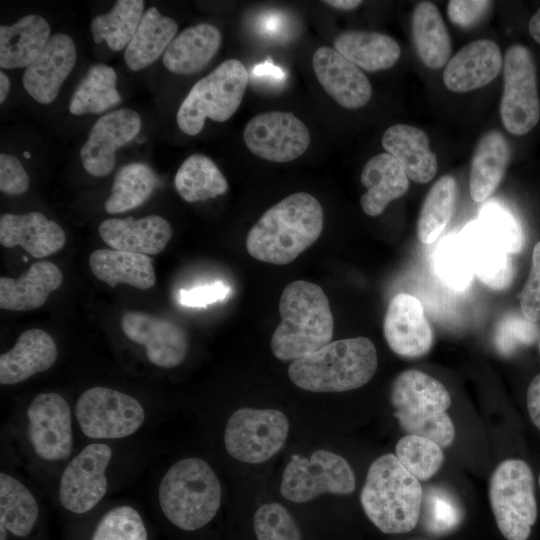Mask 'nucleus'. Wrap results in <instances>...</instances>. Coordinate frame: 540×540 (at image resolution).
<instances>
[{
	"label": "nucleus",
	"mask_w": 540,
	"mask_h": 540,
	"mask_svg": "<svg viewBox=\"0 0 540 540\" xmlns=\"http://www.w3.org/2000/svg\"><path fill=\"white\" fill-rule=\"evenodd\" d=\"M323 225L319 201L309 193H294L263 213L247 234L246 249L259 261L285 265L319 238Z\"/></svg>",
	"instance_id": "f257e3e1"
},
{
	"label": "nucleus",
	"mask_w": 540,
	"mask_h": 540,
	"mask_svg": "<svg viewBox=\"0 0 540 540\" xmlns=\"http://www.w3.org/2000/svg\"><path fill=\"white\" fill-rule=\"evenodd\" d=\"M281 322L271 337V350L282 361H295L331 342L334 320L329 300L314 283L297 280L280 297Z\"/></svg>",
	"instance_id": "f03ea898"
},
{
	"label": "nucleus",
	"mask_w": 540,
	"mask_h": 540,
	"mask_svg": "<svg viewBox=\"0 0 540 540\" xmlns=\"http://www.w3.org/2000/svg\"><path fill=\"white\" fill-rule=\"evenodd\" d=\"M360 500L380 531L402 534L413 530L420 519L423 490L396 455L385 454L370 465Z\"/></svg>",
	"instance_id": "7ed1b4c3"
},
{
	"label": "nucleus",
	"mask_w": 540,
	"mask_h": 540,
	"mask_svg": "<svg viewBox=\"0 0 540 540\" xmlns=\"http://www.w3.org/2000/svg\"><path fill=\"white\" fill-rule=\"evenodd\" d=\"M377 352L366 337L331 341L320 350L292 362L290 380L312 392H344L368 383L377 370Z\"/></svg>",
	"instance_id": "20e7f679"
},
{
	"label": "nucleus",
	"mask_w": 540,
	"mask_h": 540,
	"mask_svg": "<svg viewBox=\"0 0 540 540\" xmlns=\"http://www.w3.org/2000/svg\"><path fill=\"white\" fill-rule=\"evenodd\" d=\"M220 481L203 459L175 462L158 487V503L165 518L184 531H195L213 520L221 505Z\"/></svg>",
	"instance_id": "39448f33"
},
{
	"label": "nucleus",
	"mask_w": 540,
	"mask_h": 540,
	"mask_svg": "<svg viewBox=\"0 0 540 540\" xmlns=\"http://www.w3.org/2000/svg\"><path fill=\"white\" fill-rule=\"evenodd\" d=\"M390 400L394 416L407 433L422 436L441 447L449 446L455 428L446 413L451 397L437 379L419 370H406L394 379Z\"/></svg>",
	"instance_id": "423d86ee"
},
{
	"label": "nucleus",
	"mask_w": 540,
	"mask_h": 540,
	"mask_svg": "<svg viewBox=\"0 0 540 540\" xmlns=\"http://www.w3.org/2000/svg\"><path fill=\"white\" fill-rule=\"evenodd\" d=\"M249 82L244 64L227 59L197 81L179 106L177 124L182 132L194 136L207 118L216 122L230 119L240 107Z\"/></svg>",
	"instance_id": "0eeeda50"
},
{
	"label": "nucleus",
	"mask_w": 540,
	"mask_h": 540,
	"mask_svg": "<svg viewBox=\"0 0 540 540\" xmlns=\"http://www.w3.org/2000/svg\"><path fill=\"white\" fill-rule=\"evenodd\" d=\"M489 499L498 529L507 540H527L537 519L534 477L521 459H507L493 471Z\"/></svg>",
	"instance_id": "6e6552de"
},
{
	"label": "nucleus",
	"mask_w": 540,
	"mask_h": 540,
	"mask_svg": "<svg viewBox=\"0 0 540 540\" xmlns=\"http://www.w3.org/2000/svg\"><path fill=\"white\" fill-rule=\"evenodd\" d=\"M75 418L86 437L113 440L136 433L145 422L146 412L133 396L109 387L94 386L78 397Z\"/></svg>",
	"instance_id": "1a4fd4ad"
},
{
	"label": "nucleus",
	"mask_w": 540,
	"mask_h": 540,
	"mask_svg": "<svg viewBox=\"0 0 540 540\" xmlns=\"http://www.w3.org/2000/svg\"><path fill=\"white\" fill-rule=\"evenodd\" d=\"M355 485L353 469L343 457L317 450L309 459L291 457L282 475L280 491L289 501L305 503L324 493L350 494Z\"/></svg>",
	"instance_id": "9d476101"
},
{
	"label": "nucleus",
	"mask_w": 540,
	"mask_h": 540,
	"mask_svg": "<svg viewBox=\"0 0 540 540\" xmlns=\"http://www.w3.org/2000/svg\"><path fill=\"white\" fill-rule=\"evenodd\" d=\"M288 431V419L281 411L240 408L227 421L224 444L236 460L263 463L283 447Z\"/></svg>",
	"instance_id": "9b49d317"
},
{
	"label": "nucleus",
	"mask_w": 540,
	"mask_h": 540,
	"mask_svg": "<svg viewBox=\"0 0 540 540\" xmlns=\"http://www.w3.org/2000/svg\"><path fill=\"white\" fill-rule=\"evenodd\" d=\"M503 93L500 116L513 135L530 132L540 118L536 68L531 52L523 45L510 46L503 60Z\"/></svg>",
	"instance_id": "f8f14e48"
},
{
	"label": "nucleus",
	"mask_w": 540,
	"mask_h": 540,
	"mask_svg": "<svg viewBox=\"0 0 540 540\" xmlns=\"http://www.w3.org/2000/svg\"><path fill=\"white\" fill-rule=\"evenodd\" d=\"M26 438L32 453L46 463L64 462L74 448L72 413L56 392L37 394L26 410Z\"/></svg>",
	"instance_id": "ddd939ff"
},
{
	"label": "nucleus",
	"mask_w": 540,
	"mask_h": 540,
	"mask_svg": "<svg viewBox=\"0 0 540 540\" xmlns=\"http://www.w3.org/2000/svg\"><path fill=\"white\" fill-rule=\"evenodd\" d=\"M113 451L104 442H93L72 457L60 476L58 500L73 514L93 510L108 491L107 469Z\"/></svg>",
	"instance_id": "4468645a"
},
{
	"label": "nucleus",
	"mask_w": 540,
	"mask_h": 540,
	"mask_svg": "<svg viewBox=\"0 0 540 540\" xmlns=\"http://www.w3.org/2000/svg\"><path fill=\"white\" fill-rule=\"evenodd\" d=\"M243 138L254 155L276 163L295 160L310 144L306 125L293 113L282 111L252 117L245 125Z\"/></svg>",
	"instance_id": "2eb2a0df"
},
{
	"label": "nucleus",
	"mask_w": 540,
	"mask_h": 540,
	"mask_svg": "<svg viewBox=\"0 0 540 540\" xmlns=\"http://www.w3.org/2000/svg\"><path fill=\"white\" fill-rule=\"evenodd\" d=\"M124 335L144 347L150 363L173 368L185 359L189 342L185 331L176 323L143 311H127L121 318Z\"/></svg>",
	"instance_id": "dca6fc26"
},
{
	"label": "nucleus",
	"mask_w": 540,
	"mask_h": 540,
	"mask_svg": "<svg viewBox=\"0 0 540 540\" xmlns=\"http://www.w3.org/2000/svg\"><path fill=\"white\" fill-rule=\"evenodd\" d=\"M142 127L140 115L129 108L101 116L90 130L80 151L84 169L92 176L109 174L115 165V152L132 141Z\"/></svg>",
	"instance_id": "f3484780"
},
{
	"label": "nucleus",
	"mask_w": 540,
	"mask_h": 540,
	"mask_svg": "<svg viewBox=\"0 0 540 540\" xmlns=\"http://www.w3.org/2000/svg\"><path fill=\"white\" fill-rule=\"evenodd\" d=\"M384 337L390 349L399 356L418 358L427 354L433 345V330L421 302L414 296L400 293L387 307Z\"/></svg>",
	"instance_id": "a211bd4d"
},
{
	"label": "nucleus",
	"mask_w": 540,
	"mask_h": 540,
	"mask_svg": "<svg viewBox=\"0 0 540 540\" xmlns=\"http://www.w3.org/2000/svg\"><path fill=\"white\" fill-rule=\"evenodd\" d=\"M312 67L322 88L342 107L361 108L371 99L368 78L334 48L319 47L313 54Z\"/></svg>",
	"instance_id": "6ab92c4d"
},
{
	"label": "nucleus",
	"mask_w": 540,
	"mask_h": 540,
	"mask_svg": "<svg viewBox=\"0 0 540 540\" xmlns=\"http://www.w3.org/2000/svg\"><path fill=\"white\" fill-rule=\"evenodd\" d=\"M76 47L70 36L52 35L38 58L24 71L22 83L38 103L53 102L76 63Z\"/></svg>",
	"instance_id": "aec40b11"
},
{
	"label": "nucleus",
	"mask_w": 540,
	"mask_h": 540,
	"mask_svg": "<svg viewBox=\"0 0 540 540\" xmlns=\"http://www.w3.org/2000/svg\"><path fill=\"white\" fill-rule=\"evenodd\" d=\"M503 65L498 45L489 39H479L463 46L447 63L443 82L456 93L469 92L489 84Z\"/></svg>",
	"instance_id": "412c9836"
},
{
	"label": "nucleus",
	"mask_w": 540,
	"mask_h": 540,
	"mask_svg": "<svg viewBox=\"0 0 540 540\" xmlns=\"http://www.w3.org/2000/svg\"><path fill=\"white\" fill-rule=\"evenodd\" d=\"M98 232L112 249L147 256L161 253L172 237L169 222L155 214L139 219H106L99 225Z\"/></svg>",
	"instance_id": "4be33fe9"
},
{
	"label": "nucleus",
	"mask_w": 540,
	"mask_h": 540,
	"mask_svg": "<svg viewBox=\"0 0 540 540\" xmlns=\"http://www.w3.org/2000/svg\"><path fill=\"white\" fill-rule=\"evenodd\" d=\"M458 238L474 275L485 286L502 290L510 285L514 275L511 254L478 221L466 225Z\"/></svg>",
	"instance_id": "5701e85b"
},
{
	"label": "nucleus",
	"mask_w": 540,
	"mask_h": 540,
	"mask_svg": "<svg viewBox=\"0 0 540 540\" xmlns=\"http://www.w3.org/2000/svg\"><path fill=\"white\" fill-rule=\"evenodd\" d=\"M65 242L60 225L40 212L0 217V243L6 248L21 246L31 256L43 258L62 249Z\"/></svg>",
	"instance_id": "b1692460"
},
{
	"label": "nucleus",
	"mask_w": 540,
	"mask_h": 540,
	"mask_svg": "<svg viewBox=\"0 0 540 540\" xmlns=\"http://www.w3.org/2000/svg\"><path fill=\"white\" fill-rule=\"evenodd\" d=\"M58 357L53 338L44 330L22 332L14 346L0 356V383L14 385L50 369Z\"/></svg>",
	"instance_id": "393cba45"
},
{
	"label": "nucleus",
	"mask_w": 540,
	"mask_h": 540,
	"mask_svg": "<svg viewBox=\"0 0 540 540\" xmlns=\"http://www.w3.org/2000/svg\"><path fill=\"white\" fill-rule=\"evenodd\" d=\"M63 275L50 261H38L18 278H0V307L11 311H29L41 307L49 294L58 289Z\"/></svg>",
	"instance_id": "a878e982"
},
{
	"label": "nucleus",
	"mask_w": 540,
	"mask_h": 540,
	"mask_svg": "<svg viewBox=\"0 0 540 540\" xmlns=\"http://www.w3.org/2000/svg\"><path fill=\"white\" fill-rule=\"evenodd\" d=\"M381 143L414 182L427 183L436 175L437 157L423 130L407 124H395L384 132Z\"/></svg>",
	"instance_id": "bb28decb"
},
{
	"label": "nucleus",
	"mask_w": 540,
	"mask_h": 540,
	"mask_svg": "<svg viewBox=\"0 0 540 540\" xmlns=\"http://www.w3.org/2000/svg\"><path fill=\"white\" fill-rule=\"evenodd\" d=\"M222 36L210 23L182 30L163 54V64L172 73L190 75L202 70L220 49Z\"/></svg>",
	"instance_id": "cd10ccee"
},
{
	"label": "nucleus",
	"mask_w": 540,
	"mask_h": 540,
	"mask_svg": "<svg viewBox=\"0 0 540 540\" xmlns=\"http://www.w3.org/2000/svg\"><path fill=\"white\" fill-rule=\"evenodd\" d=\"M360 179L367 189L360 204L364 213L371 217L383 213L387 205L403 196L409 187V178L402 166L387 152L370 158Z\"/></svg>",
	"instance_id": "c85d7f7f"
},
{
	"label": "nucleus",
	"mask_w": 540,
	"mask_h": 540,
	"mask_svg": "<svg viewBox=\"0 0 540 540\" xmlns=\"http://www.w3.org/2000/svg\"><path fill=\"white\" fill-rule=\"evenodd\" d=\"M50 37L48 22L36 14L24 16L12 25H1V68H27L41 54Z\"/></svg>",
	"instance_id": "c756f323"
},
{
	"label": "nucleus",
	"mask_w": 540,
	"mask_h": 540,
	"mask_svg": "<svg viewBox=\"0 0 540 540\" xmlns=\"http://www.w3.org/2000/svg\"><path fill=\"white\" fill-rule=\"evenodd\" d=\"M39 504L16 477L0 473V540L28 538L39 521Z\"/></svg>",
	"instance_id": "7c9ffc66"
},
{
	"label": "nucleus",
	"mask_w": 540,
	"mask_h": 540,
	"mask_svg": "<svg viewBox=\"0 0 540 540\" xmlns=\"http://www.w3.org/2000/svg\"><path fill=\"white\" fill-rule=\"evenodd\" d=\"M89 265L93 275L111 288L123 283L145 290L156 282L152 260L144 254L97 249L90 254Z\"/></svg>",
	"instance_id": "2f4dec72"
},
{
	"label": "nucleus",
	"mask_w": 540,
	"mask_h": 540,
	"mask_svg": "<svg viewBox=\"0 0 540 540\" xmlns=\"http://www.w3.org/2000/svg\"><path fill=\"white\" fill-rule=\"evenodd\" d=\"M510 160V147L498 131H490L479 140L474 151L469 188L472 199H488L502 181Z\"/></svg>",
	"instance_id": "473e14b6"
},
{
	"label": "nucleus",
	"mask_w": 540,
	"mask_h": 540,
	"mask_svg": "<svg viewBox=\"0 0 540 540\" xmlns=\"http://www.w3.org/2000/svg\"><path fill=\"white\" fill-rule=\"evenodd\" d=\"M334 49L343 57L368 72L391 68L401 55L399 44L389 35L360 30L339 34Z\"/></svg>",
	"instance_id": "72a5a7b5"
},
{
	"label": "nucleus",
	"mask_w": 540,
	"mask_h": 540,
	"mask_svg": "<svg viewBox=\"0 0 540 540\" xmlns=\"http://www.w3.org/2000/svg\"><path fill=\"white\" fill-rule=\"evenodd\" d=\"M178 25L150 7L142 17L137 31L127 45L124 60L132 71L142 70L155 62L176 37Z\"/></svg>",
	"instance_id": "f704fd0d"
},
{
	"label": "nucleus",
	"mask_w": 540,
	"mask_h": 540,
	"mask_svg": "<svg viewBox=\"0 0 540 540\" xmlns=\"http://www.w3.org/2000/svg\"><path fill=\"white\" fill-rule=\"evenodd\" d=\"M411 30L416 53L429 68L443 67L451 54V41L435 4L423 1L412 14Z\"/></svg>",
	"instance_id": "c9c22d12"
},
{
	"label": "nucleus",
	"mask_w": 540,
	"mask_h": 540,
	"mask_svg": "<svg viewBox=\"0 0 540 540\" xmlns=\"http://www.w3.org/2000/svg\"><path fill=\"white\" fill-rule=\"evenodd\" d=\"M174 186L187 202L215 198L228 190L227 180L217 165L202 154L185 159L176 172Z\"/></svg>",
	"instance_id": "e433bc0d"
},
{
	"label": "nucleus",
	"mask_w": 540,
	"mask_h": 540,
	"mask_svg": "<svg viewBox=\"0 0 540 540\" xmlns=\"http://www.w3.org/2000/svg\"><path fill=\"white\" fill-rule=\"evenodd\" d=\"M116 84L117 75L112 67L100 63L92 65L70 99V113L98 114L117 105L121 96Z\"/></svg>",
	"instance_id": "4c0bfd02"
},
{
	"label": "nucleus",
	"mask_w": 540,
	"mask_h": 540,
	"mask_svg": "<svg viewBox=\"0 0 540 540\" xmlns=\"http://www.w3.org/2000/svg\"><path fill=\"white\" fill-rule=\"evenodd\" d=\"M144 15V1L118 0L112 9L94 17L91 32L95 43L106 42L113 51L127 47Z\"/></svg>",
	"instance_id": "58836bf2"
},
{
	"label": "nucleus",
	"mask_w": 540,
	"mask_h": 540,
	"mask_svg": "<svg viewBox=\"0 0 540 540\" xmlns=\"http://www.w3.org/2000/svg\"><path fill=\"white\" fill-rule=\"evenodd\" d=\"M457 197V183L451 175L439 178L429 189L420 209L417 236L422 244L435 242L450 222Z\"/></svg>",
	"instance_id": "ea45409f"
},
{
	"label": "nucleus",
	"mask_w": 540,
	"mask_h": 540,
	"mask_svg": "<svg viewBox=\"0 0 540 540\" xmlns=\"http://www.w3.org/2000/svg\"><path fill=\"white\" fill-rule=\"evenodd\" d=\"M158 183L154 171L144 163H129L121 167L105 201L110 214L122 213L142 205L153 193Z\"/></svg>",
	"instance_id": "a19ab883"
},
{
	"label": "nucleus",
	"mask_w": 540,
	"mask_h": 540,
	"mask_svg": "<svg viewBox=\"0 0 540 540\" xmlns=\"http://www.w3.org/2000/svg\"><path fill=\"white\" fill-rule=\"evenodd\" d=\"M422 526L428 533L443 536L455 531L462 523L464 510L455 495L443 487H429L423 495Z\"/></svg>",
	"instance_id": "79ce46f5"
},
{
	"label": "nucleus",
	"mask_w": 540,
	"mask_h": 540,
	"mask_svg": "<svg viewBox=\"0 0 540 540\" xmlns=\"http://www.w3.org/2000/svg\"><path fill=\"white\" fill-rule=\"evenodd\" d=\"M396 457L418 480L430 479L441 467L444 454L436 442L413 434H407L396 444Z\"/></svg>",
	"instance_id": "37998d69"
},
{
	"label": "nucleus",
	"mask_w": 540,
	"mask_h": 540,
	"mask_svg": "<svg viewBox=\"0 0 540 540\" xmlns=\"http://www.w3.org/2000/svg\"><path fill=\"white\" fill-rule=\"evenodd\" d=\"M90 540H149V533L139 511L131 505L121 504L102 515Z\"/></svg>",
	"instance_id": "c03bdc74"
},
{
	"label": "nucleus",
	"mask_w": 540,
	"mask_h": 540,
	"mask_svg": "<svg viewBox=\"0 0 540 540\" xmlns=\"http://www.w3.org/2000/svg\"><path fill=\"white\" fill-rule=\"evenodd\" d=\"M478 222L509 254L521 251L523 230L508 208L495 201L488 202L481 207Z\"/></svg>",
	"instance_id": "a18cd8bd"
},
{
	"label": "nucleus",
	"mask_w": 540,
	"mask_h": 540,
	"mask_svg": "<svg viewBox=\"0 0 540 540\" xmlns=\"http://www.w3.org/2000/svg\"><path fill=\"white\" fill-rule=\"evenodd\" d=\"M434 265L440 278L457 290L466 288L474 276L458 236L444 240L437 248Z\"/></svg>",
	"instance_id": "49530a36"
},
{
	"label": "nucleus",
	"mask_w": 540,
	"mask_h": 540,
	"mask_svg": "<svg viewBox=\"0 0 540 540\" xmlns=\"http://www.w3.org/2000/svg\"><path fill=\"white\" fill-rule=\"evenodd\" d=\"M253 528L257 540H302L295 519L278 503L260 506L253 517Z\"/></svg>",
	"instance_id": "de8ad7c7"
},
{
	"label": "nucleus",
	"mask_w": 540,
	"mask_h": 540,
	"mask_svg": "<svg viewBox=\"0 0 540 540\" xmlns=\"http://www.w3.org/2000/svg\"><path fill=\"white\" fill-rule=\"evenodd\" d=\"M539 337L537 322H531L523 314L509 313L497 324L494 344L497 351L509 356L523 346L533 344Z\"/></svg>",
	"instance_id": "09e8293b"
},
{
	"label": "nucleus",
	"mask_w": 540,
	"mask_h": 540,
	"mask_svg": "<svg viewBox=\"0 0 540 540\" xmlns=\"http://www.w3.org/2000/svg\"><path fill=\"white\" fill-rule=\"evenodd\" d=\"M519 299L523 316L531 322H538L540 320V241L533 248L531 270Z\"/></svg>",
	"instance_id": "8fccbe9b"
},
{
	"label": "nucleus",
	"mask_w": 540,
	"mask_h": 540,
	"mask_svg": "<svg viewBox=\"0 0 540 540\" xmlns=\"http://www.w3.org/2000/svg\"><path fill=\"white\" fill-rule=\"evenodd\" d=\"M29 176L21 162L13 155L0 154V191L16 196L25 193L29 188Z\"/></svg>",
	"instance_id": "3c124183"
},
{
	"label": "nucleus",
	"mask_w": 540,
	"mask_h": 540,
	"mask_svg": "<svg viewBox=\"0 0 540 540\" xmlns=\"http://www.w3.org/2000/svg\"><path fill=\"white\" fill-rule=\"evenodd\" d=\"M230 293L231 289L228 285L217 281L191 289H181L178 293V301L185 307H205L225 300Z\"/></svg>",
	"instance_id": "603ef678"
},
{
	"label": "nucleus",
	"mask_w": 540,
	"mask_h": 540,
	"mask_svg": "<svg viewBox=\"0 0 540 540\" xmlns=\"http://www.w3.org/2000/svg\"><path fill=\"white\" fill-rule=\"evenodd\" d=\"M491 4L486 0H450L447 14L452 23L467 28L478 23Z\"/></svg>",
	"instance_id": "864d4df0"
},
{
	"label": "nucleus",
	"mask_w": 540,
	"mask_h": 540,
	"mask_svg": "<svg viewBox=\"0 0 540 540\" xmlns=\"http://www.w3.org/2000/svg\"><path fill=\"white\" fill-rule=\"evenodd\" d=\"M527 409L532 422L540 430V374L528 386Z\"/></svg>",
	"instance_id": "5fc2aeb1"
},
{
	"label": "nucleus",
	"mask_w": 540,
	"mask_h": 540,
	"mask_svg": "<svg viewBox=\"0 0 540 540\" xmlns=\"http://www.w3.org/2000/svg\"><path fill=\"white\" fill-rule=\"evenodd\" d=\"M324 4L331 6L338 10L349 11L357 8L362 4L360 0H326Z\"/></svg>",
	"instance_id": "6e6d98bb"
},
{
	"label": "nucleus",
	"mask_w": 540,
	"mask_h": 540,
	"mask_svg": "<svg viewBox=\"0 0 540 540\" xmlns=\"http://www.w3.org/2000/svg\"><path fill=\"white\" fill-rule=\"evenodd\" d=\"M528 29L532 38L540 45V8L531 17Z\"/></svg>",
	"instance_id": "4d7b16f0"
},
{
	"label": "nucleus",
	"mask_w": 540,
	"mask_h": 540,
	"mask_svg": "<svg viewBox=\"0 0 540 540\" xmlns=\"http://www.w3.org/2000/svg\"><path fill=\"white\" fill-rule=\"evenodd\" d=\"M10 91V80L8 76L1 70L0 71V103H3Z\"/></svg>",
	"instance_id": "13d9d810"
},
{
	"label": "nucleus",
	"mask_w": 540,
	"mask_h": 540,
	"mask_svg": "<svg viewBox=\"0 0 540 540\" xmlns=\"http://www.w3.org/2000/svg\"><path fill=\"white\" fill-rule=\"evenodd\" d=\"M23 155H24L25 158H30V153L27 152V151H25V152L23 153Z\"/></svg>",
	"instance_id": "bf43d9fd"
},
{
	"label": "nucleus",
	"mask_w": 540,
	"mask_h": 540,
	"mask_svg": "<svg viewBox=\"0 0 540 540\" xmlns=\"http://www.w3.org/2000/svg\"><path fill=\"white\" fill-rule=\"evenodd\" d=\"M538 482H539V487H540V475H539V479H538Z\"/></svg>",
	"instance_id": "052dcab7"
},
{
	"label": "nucleus",
	"mask_w": 540,
	"mask_h": 540,
	"mask_svg": "<svg viewBox=\"0 0 540 540\" xmlns=\"http://www.w3.org/2000/svg\"><path fill=\"white\" fill-rule=\"evenodd\" d=\"M539 352H540V338H539Z\"/></svg>",
	"instance_id": "680f3d73"
},
{
	"label": "nucleus",
	"mask_w": 540,
	"mask_h": 540,
	"mask_svg": "<svg viewBox=\"0 0 540 540\" xmlns=\"http://www.w3.org/2000/svg\"><path fill=\"white\" fill-rule=\"evenodd\" d=\"M414 540H424V539H414Z\"/></svg>",
	"instance_id": "e2e57ef3"
}]
</instances>
